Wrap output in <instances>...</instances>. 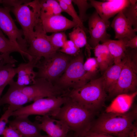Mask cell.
<instances>
[{
  "label": "cell",
  "mask_w": 137,
  "mask_h": 137,
  "mask_svg": "<svg viewBox=\"0 0 137 137\" xmlns=\"http://www.w3.org/2000/svg\"><path fill=\"white\" fill-rule=\"evenodd\" d=\"M137 118L136 106L124 113L105 112L94 121L89 131L116 137H128L129 132Z\"/></svg>",
  "instance_id": "1"
},
{
  "label": "cell",
  "mask_w": 137,
  "mask_h": 137,
  "mask_svg": "<svg viewBox=\"0 0 137 137\" xmlns=\"http://www.w3.org/2000/svg\"><path fill=\"white\" fill-rule=\"evenodd\" d=\"M97 113L84 107L69 97L53 118L63 121L75 136L80 137L89 131Z\"/></svg>",
  "instance_id": "2"
},
{
  "label": "cell",
  "mask_w": 137,
  "mask_h": 137,
  "mask_svg": "<svg viewBox=\"0 0 137 137\" xmlns=\"http://www.w3.org/2000/svg\"><path fill=\"white\" fill-rule=\"evenodd\" d=\"M107 93L100 77L69 91L68 96L84 107L98 112L105 104L107 97Z\"/></svg>",
  "instance_id": "3"
},
{
  "label": "cell",
  "mask_w": 137,
  "mask_h": 137,
  "mask_svg": "<svg viewBox=\"0 0 137 137\" xmlns=\"http://www.w3.org/2000/svg\"><path fill=\"white\" fill-rule=\"evenodd\" d=\"M126 60L115 86L109 94L113 97L123 94H130L137 91V49L126 52Z\"/></svg>",
  "instance_id": "4"
},
{
  "label": "cell",
  "mask_w": 137,
  "mask_h": 137,
  "mask_svg": "<svg viewBox=\"0 0 137 137\" xmlns=\"http://www.w3.org/2000/svg\"><path fill=\"white\" fill-rule=\"evenodd\" d=\"M10 9L21 27L24 38L28 45L33 36L35 27L41 22L39 0L30 1Z\"/></svg>",
  "instance_id": "5"
},
{
  "label": "cell",
  "mask_w": 137,
  "mask_h": 137,
  "mask_svg": "<svg viewBox=\"0 0 137 137\" xmlns=\"http://www.w3.org/2000/svg\"><path fill=\"white\" fill-rule=\"evenodd\" d=\"M67 95L51 96L38 99L31 104L23 106L13 111L11 116L15 117L36 115H47L54 118L58 113L61 107L67 100Z\"/></svg>",
  "instance_id": "6"
},
{
  "label": "cell",
  "mask_w": 137,
  "mask_h": 137,
  "mask_svg": "<svg viewBox=\"0 0 137 137\" xmlns=\"http://www.w3.org/2000/svg\"><path fill=\"white\" fill-rule=\"evenodd\" d=\"M73 57L57 51L39 61L35 67L38 69L36 78H44L54 83L64 72Z\"/></svg>",
  "instance_id": "7"
},
{
  "label": "cell",
  "mask_w": 137,
  "mask_h": 137,
  "mask_svg": "<svg viewBox=\"0 0 137 137\" xmlns=\"http://www.w3.org/2000/svg\"><path fill=\"white\" fill-rule=\"evenodd\" d=\"M84 56L80 50L74 56L62 75L54 83L62 89L68 91L80 87L88 82L83 67Z\"/></svg>",
  "instance_id": "8"
},
{
  "label": "cell",
  "mask_w": 137,
  "mask_h": 137,
  "mask_svg": "<svg viewBox=\"0 0 137 137\" xmlns=\"http://www.w3.org/2000/svg\"><path fill=\"white\" fill-rule=\"evenodd\" d=\"M23 92L30 101L51 96L66 95L68 91L64 90L55 84L44 78H36L34 82L28 85L21 86Z\"/></svg>",
  "instance_id": "9"
},
{
  "label": "cell",
  "mask_w": 137,
  "mask_h": 137,
  "mask_svg": "<svg viewBox=\"0 0 137 137\" xmlns=\"http://www.w3.org/2000/svg\"><path fill=\"white\" fill-rule=\"evenodd\" d=\"M10 11L9 8H0V29L9 40L25 53L29 59L30 57L27 53L28 44L24 38L22 30L17 27L11 16Z\"/></svg>",
  "instance_id": "10"
},
{
  "label": "cell",
  "mask_w": 137,
  "mask_h": 137,
  "mask_svg": "<svg viewBox=\"0 0 137 137\" xmlns=\"http://www.w3.org/2000/svg\"><path fill=\"white\" fill-rule=\"evenodd\" d=\"M41 22L35 27L33 36L28 44L27 53L33 59L40 60L48 58L58 51L46 37Z\"/></svg>",
  "instance_id": "11"
},
{
  "label": "cell",
  "mask_w": 137,
  "mask_h": 137,
  "mask_svg": "<svg viewBox=\"0 0 137 137\" xmlns=\"http://www.w3.org/2000/svg\"><path fill=\"white\" fill-rule=\"evenodd\" d=\"M88 24L90 36L87 41L91 49H94L100 42L102 43L110 39L111 36L107 32L110 22L102 19L96 11L89 18Z\"/></svg>",
  "instance_id": "12"
},
{
  "label": "cell",
  "mask_w": 137,
  "mask_h": 137,
  "mask_svg": "<svg viewBox=\"0 0 137 137\" xmlns=\"http://www.w3.org/2000/svg\"><path fill=\"white\" fill-rule=\"evenodd\" d=\"M89 2L100 18L106 21H109V19L130 4V0H109L105 2L90 0Z\"/></svg>",
  "instance_id": "13"
},
{
  "label": "cell",
  "mask_w": 137,
  "mask_h": 137,
  "mask_svg": "<svg viewBox=\"0 0 137 137\" xmlns=\"http://www.w3.org/2000/svg\"><path fill=\"white\" fill-rule=\"evenodd\" d=\"M36 119L39 126L48 137H66L70 129L63 121L47 115L38 116Z\"/></svg>",
  "instance_id": "14"
},
{
  "label": "cell",
  "mask_w": 137,
  "mask_h": 137,
  "mask_svg": "<svg viewBox=\"0 0 137 137\" xmlns=\"http://www.w3.org/2000/svg\"><path fill=\"white\" fill-rule=\"evenodd\" d=\"M9 85V87L7 91L0 99V107L7 104L14 111L30 101L28 97L22 91L21 86L18 85L13 79Z\"/></svg>",
  "instance_id": "15"
},
{
  "label": "cell",
  "mask_w": 137,
  "mask_h": 137,
  "mask_svg": "<svg viewBox=\"0 0 137 137\" xmlns=\"http://www.w3.org/2000/svg\"><path fill=\"white\" fill-rule=\"evenodd\" d=\"M41 21L46 33L63 32L79 26L76 22L68 19L61 14L54 15Z\"/></svg>",
  "instance_id": "16"
},
{
  "label": "cell",
  "mask_w": 137,
  "mask_h": 137,
  "mask_svg": "<svg viewBox=\"0 0 137 137\" xmlns=\"http://www.w3.org/2000/svg\"><path fill=\"white\" fill-rule=\"evenodd\" d=\"M110 26L114 31L115 39L120 40L127 38L130 40L136 35V32L137 30L133 28L132 24L124 15L122 10L114 17Z\"/></svg>",
  "instance_id": "17"
},
{
  "label": "cell",
  "mask_w": 137,
  "mask_h": 137,
  "mask_svg": "<svg viewBox=\"0 0 137 137\" xmlns=\"http://www.w3.org/2000/svg\"><path fill=\"white\" fill-rule=\"evenodd\" d=\"M28 116L16 117L9 122V125L15 129L22 137H38L41 135L38 122H32Z\"/></svg>",
  "instance_id": "18"
},
{
  "label": "cell",
  "mask_w": 137,
  "mask_h": 137,
  "mask_svg": "<svg viewBox=\"0 0 137 137\" xmlns=\"http://www.w3.org/2000/svg\"><path fill=\"white\" fill-rule=\"evenodd\" d=\"M39 61L33 59L26 63H22L16 67V73L18 74L16 83L21 86L30 85L35 82L36 77V72L34 68Z\"/></svg>",
  "instance_id": "19"
},
{
  "label": "cell",
  "mask_w": 137,
  "mask_h": 137,
  "mask_svg": "<svg viewBox=\"0 0 137 137\" xmlns=\"http://www.w3.org/2000/svg\"><path fill=\"white\" fill-rule=\"evenodd\" d=\"M137 94V91L130 94L118 95L107 107L105 112L119 113L126 112L130 110Z\"/></svg>",
  "instance_id": "20"
},
{
  "label": "cell",
  "mask_w": 137,
  "mask_h": 137,
  "mask_svg": "<svg viewBox=\"0 0 137 137\" xmlns=\"http://www.w3.org/2000/svg\"><path fill=\"white\" fill-rule=\"evenodd\" d=\"M126 60L125 56L121 62L110 66L103 73L101 77L107 93H109L116 84Z\"/></svg>",
  "instance_id": "21"
},
{
  "label": "cell",
  "mask_w": 137,
  "mask_h": 137,
  "mask_svg": "<svg viewBox=\"0 0 137 137\" xmlns=\"http://www.w3.org/2000/svg\"><path fill=\"white\" fill-rule=\"evenodd\" d=\"M128 39L127 38L117 40L109 39L102 43L107 47L114 58V64L120 63L125 57L127 51L126 45Z\"/></svg>",
  "instance_id": "22"
},
{
  "label": "cell",
  "mask_w": 137,
  "mask_h": 137,
  "mask_svg": "<svg viewBox=\"0 0 137 137\" xmlns=\"http://www.w3.org/2000/svg\"><path fill=\"white\" fill-rule=\"evenodd\" d=\"M15 64L0 62V97L6 86L9 84L17 74Z\"/></svg>",
  "instance_id": "23"
},
{
  "label": "cell",
  "mask_w": 137,
  "mask_h": 137,
  "mask_svg": "<svg viewBox=\"0 0 137 137\" xmlns=\"http://www.w3.org/2000/svg\"><path fill=\"white\" fill-rule=\"evenodd\" d=\"M14 52L19 53L24 59V56L27 58L26 54L6 38L0 29V53L1 54L10 55L11 53Z\"/></svg>",
  "instance_id": "24"
},
{
  "label": "cell",
  "mask_w": 137,
  "mask_h": 137,
  "mask_svg": "<svg viewBox=\"0 0 137 137\" xmlns=\"http://www.w3.org/2000/svg\"><path fill=\"white\" fill-rule=\"evenodd\" d=\"M68 36L70 40L79 48L86 46L88 50L91 49L88 43L86 32L79 26L74 27L72 31L69 33Z\"/></svg>",
  "instance_id": "25"
},
{
  "label": "cell",
  "mask_w": 137,
  "mask_h": 137,
  "mask_svg": "<svg viewBox=\"0 0 137 137\" xmlns=\"http://www.w3.org/2000/svg\"><path fill=\"white\" fill-rule=\"evenodd\" d=\"M63 12H64L72 18L73 21L78 23L79 26L86 32H88V29L84 26L77 13L73 4L72 0H58Z\"/></svg>",
  "instance_id": "26"
},
{
  "label": "cell",
  "mask_w": 137,
  "mask_h": 137,
  "mask_svg": "<svg viewBox=\"0 0 137 137\" xmlns=\"http://www.w3.org/2000/svg\"><path fill=\"white\" fill-rule=\"evenodd\" d=\"M93 49L96 58L106 62L109 66L114 64V58L106 45L99 44Z\"/></svg>",
  "instance_id": "27"
},
{
  "label": "cell",
  "mask_w": 137,
  "mask_h": 137,
  "mask_svg": "<svg viewBox=\"0 0 137 137\" xmlns=\"http://www.w3.org/2000/svg\"><path fill=\"white\" fill-rule=\"evenodd\" d=\"M130 0V4L124 8L122 11L132 24L133 28L137 30V1Z\"/></svg>",
  "instance_id": "28"
},
{
  "label": "cell",
  "mask_w": 137,
  "mask_h": 137,
  "mask_svg": "<svg viewBox=\"0 0 137 137\" xmlns=\"http://www.w3.org/2000/svg\"><path fill=\"white\" fill-rule=\"evenodd\" d=\"M83 67L86 72V78L88 82L95 79L94 77L99 69L95 58L90 57L84 62Z\"/></svg>",
  "instance_id": "29"
},
{
  "label": "cell",
  "mask_w": 137,
  "mask_h": 137,
  "mask_svg": "<svg viewBox=\"0 0 137 137\" xmlns=\"http://www.w3.org/2000/svg\"><path fill=\"white\" fill-rule=\"evenodd\" d=\"M46 37L53 46L58 51L63 46L67 40L65 33L64 32H54Z\"/></svg>",
  "instance_id": "30"
},
{
  "label": "cell",
  "mask_w": 137,
  "mask_h": 137,
  "mask_svg": "<svg viewBox=\"0 0 137 137\" xmlns=\"http://www.w3.org/2000/svg\"><path fill=\"white\" fill-rule=\"evenodd\" d=\"M72 2L78 7L79 12V16L83 23L88 19V15L86 13L87 10L92 7L90 3L87 0H72Z\"/></svg>",
  "instance_id": "31"
},
{
  "label": "cell",
  "mask_w": 137,
  "mask_h": 137,
  "mask_svg": "<svg viewBox=\"0 0 137 137\" xmlns=\"http://www.w3.org/2000/svg\"><path fill=\"white\" fill-rule=\"evenodd\" d=\"M58 51L66 55L75 56L79 54L80 50L72 41L67 40Z\"/></svg>",
  "instance_id": "32"
},
{
  "label": "cell",
  "mask_w": 137,
  "mask_h": 137,
  "mask_svg": "<svg viewBox=\"0 0 137 137\" xmlns=\"http://www.w3.org/2000/svg\"><path fill=\"white\" fill-rule=\"evenodd\" d=\"M13 111V110L9 106L7 109L0 118V135L3 134L6 125L8 122V119Z\"/></svg>",
  "instance_id": "33"
},
{
  "label": "cell",
  "mask_w": 137,
  "mask_h": 137,
  "mask_svg": "<svg viewBox=\"0 0 137 137\" xmlns=\"http://www.w3.org/2000/svg\"><path fill=\"white\" fill-rule=\"evenodd\" d=\"M2 135L4 137H22L15 129L9 125L6 127Z\"/></svg>",
  "instance_id": "34"
},
{
  "label": "cell",
  "mask_w": 137,
  "mask_h": 137,
  "mask_svg": "<svg viewBox=\"0 0 137 137\" xmlns=\"http://www.w3.org/2000/svg\"><path fill=\"white\" fill-rule=\"evenodd\" d=\"M29 1L23 0H2V3L3 4L4 7L10 8L23 4Z\"/></svg>",
  "instance_id": "35"
},
{
  "label": "cell",
  "mask_w": 137,
  "mask_h": 137,
  "mask_svg": "<svg viewBox=\"0 0 137 137\" xmlns=\"http://www.w3.org/2000/svg\"><path fill=\"white\" fill-rule=\"evenodd\" d=\"M80 137H116L105 133L89 131Z\"/></svg>",
  "instance_id": "36"
},
{
  "label": "cell",
  "mask_w": 137,
  "mask_h": 137,
  "mask_svg": "<svg viewBox=\"0 0 137 137\" xmlns=\"http://www.w3.org/2000/svg\"><path fill=\"white\" fill-rule=\"evenodd\" d=\"M126 46L127 48H130L133 49H137V36L131 39H128L127 41Z\"/></svg>",
  "instance_id": "37"
},
{
  "label": "cell",
  "mask_w": 137,
  "mask_h": 137,
  "mask_svg": "<svg viewBox=\"0 0 137 137\" xmlns=\"http://www.w3.org/2000/svg\"><path fill=\"white\" fill-rule=\"evenodd\" d=\"M128 137H137V123L136 121H135L131 128L129 131Z\"/></svg>",
  "instance_id": "38"
},
{
  "label": "cell",
  "mask_w": 137,
  "mask_h": 137,
  "mask_svg": "<svg viewBox=\"0 0 137 137\" xmlns=\"http://www.w3.org/2000/svg\"><path fill=\"white\" fill-rule=\"evenodd\" d=\"M12 59V56L10 55H5L0 54V62L2 60L7 62L10 61Z\"/></svg>",
  "instance_id": "39"
},
{
  "label": "cell",
  "mask_w": 137,
  "mask_h": 137,
  "mask_svg": "<svg viewBox=\"0 0 137 137\" xmlns=\"http://www.w3.org/2000/svg\"><path fill=\"white\" fill-rule=\"evenodd\" d=\"M69 133L67 134L66 137H76L74 134V133L72 134H70Z\"/></svg>",
  "instance_id": "40"
},
{
  "label": "cell",
  "mask_w": 137,
  "mask_h": 137,
  "mask_svg": "<svg viewBox=\"0 0 137 137\" xmlns=\"http://www.w3.org/2000/svg\"><path fill=\"white\" fill-rule=\"evenodd\" d=\"M38 137H48V136L47 135H41Z\"/></svg>",
  "instance_id": "41"
},
{
  "label": "cell",
  "mask_w": 137,
  "mask_h": 137,
  "mask_svg": "<svg viewBox=\"0 0 137 137\" xmlns=\"http://www.w3.org/2000/svg\"><path fill=\"white\" fill-rule=\"evenodd\" d=\"M2 3V0H0V3Z\"/></svg>",
  "instance_id": "42"
}]
</instances>
